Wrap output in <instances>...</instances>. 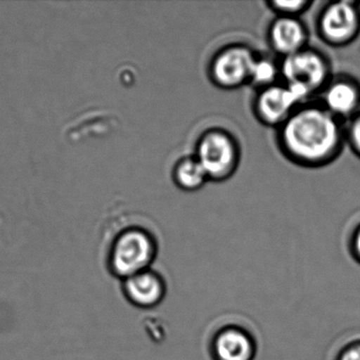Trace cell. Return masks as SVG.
Segmentation results:
<instances>
[{"label":"cell","mask_w":360,"mask_h":360,"mask_svg":"<svg viewBox=\"0 0 360 360\" xmlns=\"http://www.w3.org/2000/svg\"><path fill=\"white\" fill-rule=\"evenodd\" d=\"M197 160L208 178H223L235 166V145L225 134L219 132L206 134L200 143Z\"/></svg>","instance_id":"8992f818"},{"label":"cell","mask_w":360,"mask_h":360,"mask_svg":"<svg viewBox=\"0 0 360 360\" xmlns=\"http://www.w3.org/2000/svg\"><path fill=\"white\" fill-rule=\"evenodd\" d=\"M305 37L302 25L292 18L284 16L271 27V41L274 48L288 56L302 50Z\"/></svg>","instance_id":"30bf717a"},{"label":"cell","mask_w":360,"mask_h":360,"mask_svg":"<svg viewBox=\"0 0 360 360\" xmlns=\"http://www.w3.org/2000/svg\"><path fill=\"white\" fill-rule=\"evenodd\" d=\"M122 290L128 302L134 307L153 309L165 299L167 283L162 274L151 267L123 280Z\"/></svg>","instance_id":"5b68a950"},{"label":"cell","mask_w":360,"mask_h":360,"mask_svg":"<svg viewBox=\"0 0 360 360\" xmlns=\"http://www.w3.org/2000/svg\"><path fill=\"white\" fill-rule=\"evenodd\" d=\"M158 255V243L149 231L128 227L117 233L108 252L109 271L122 281L151 269Z\"/></svg>","instance_id":"7a4b0ae2"},{"label":"cell","mask_w":360,"mask_h":360,"mask_svg":"<svg viewBox=\"0 0 360 360\" xmlns=\"http://www.w3.org/2000/svg\"><path fill=\"white\" fill-rule=\"evenodd\" d=\"M176 179L183 188L197 189L204 184L208 176L195 159L181 162L176 169Z\"/></svg>","instance_id":"7c38bea8"},{"label":"cell","mask_w":360,"mask_h":360,"mask_svg":"<svg viewBox=\"0 0 360 360\" xmlns=\"http://www.w3.org/2000/svg\"><path fill=\"white\" fill-rule=\"evenodd\" d=\"M276 77V68L271 63L267 60H256L252 71L250 79L258 85H267L271 83Z\"/></svg>","instance_id":"4fadbf2b"},{"label":"cell","mask_w":360,"mask_h":360,"mask_svg":"<svg viewBox=\"0 0 360 360\" xmlns=\"http://www.w3.org/2000/svg\"><path fill=\"white\" fill-rule=\"evenodd\" d=\"M322 34L330 43H345L357 28V14L347 3L330 5L321 18Z\"/></svg>","instance_id":"ba28073f"},{"label":"cell","mask_w":360,"mask_h":360,"mask_svg":"<svg viewBox=\"0 0 360 360\" xmlns=\"http://www.w3.org/2000/svg\"><path fill=\"white\" fill-rule=\"evenodd\" d=\"M349 252L352 259L360 265V225L352 233L349 242Z\"/></svg>","instance_id":"2e32d148"},{"label":"cell","mask_w":360,"mask_h":360,"mask_svg":"<svg viewBox=\"0 0 360 360\" xmlns=\"http://www.w3.org/2000/svg\"><path fill=\"white\" fill-rule=\"evenodd\" d=\"M334 360H360V334L347 339L339 347Z\"/></svg>","instance_id":"5bb4252c"},{"label":"cell","mask_w":360,"mask_h":360,"mask_svg":"<svg viewBox=\"0 0 360 360\" xmlns=\"http://www.w3.org/2000/svg\"><path fill=\"white\" fill-rule=\"evenodd\" d=\"M309 5L307 1H274L271 3V8L281 12L286 18H290L295 14L301 13Z\"/></svg>","instance_id":"9a60e30c"},{"label":"cell","mask_w":360,"mask_h":360,"mask_svg":"<svg viewBox=\"0 0 360 360\" xmlns=\"http://www.w3.org/2000/svg\"><path fill=\"white\" fill-rule=\"evenodd\" d=\"M352 139H353L354 144L356 148L360 151V120L354 124L352 128Z\"/></svg>","instance_id":"e0dca14e"},{"label":"cell","mask_w":360,"mask_h":360,"mask_svg":"<svg viewBox=\"0 0 360 360\" xmlns=\"http://www.w3.org/2000/svg\"><path fill=\"white\" fill-rule=\"evenodd\" d=\"M357 92L353 86L347 83H337L328 88L326 102L328 109L338 115H347L357 105Z\"/></svg>","instance_id":"8fae6325"},{"label":"cell","mask_w":360,"mask_h":360,"mask_svg":"<svg viewBox=\"0 0 360 360\" xmlns=\"http://www.w3.org/2000/svg\"><path fill=\"white\" fill-rule=\"evenodd\" d=\"M338 126L326 111L305 109L288 117L282 142L290 155L305 163H321L338 148Z\"/></svg>","instance_id":"6da1fadb"},{"label":"cell","mask_w":360,"mask_h":360,"mask_svg":"<svg viewBox=\"0 0 360 360\" xmlns=\"http://www.w3.org/2000/svg\"><path fill=\"white\" fill-rule=\"evenodd\" d=\"M297 103L296 96L288 87H271L259 98V115L266 123L277 124L288 119Z\"/></svg>","instance_id":"9c48e42d"},{"label":"cell","mask_w":360,"mask_h":360,"mask_svg":"<svg viewBox=\"0 0 360 360\" xmlns=\"http://www.w3.org/2000/svg\"><path fill=\"white\" fill-rule=\"evenodd\" d=\"M257 352L255 335L238 323L223 324L212 333L208 342L212 360H255Z\"/></svg>","instance_id":"3957f363"},{"label":"cell","mask_w":360,"mask_h":360,"mask_svg":"<svg viewBox=\"0 0 360 360\" xmlns=\"http://www.w3.org/2000/svg\"><path fill=\"white\" fill-rule=\"evenodd\" d=\"M326 72V63L319 56L303 50L288 56L282 66L288 85L301 88L309 96L324 83Z\"/></svg>","instance_id":"277c9868"},{"label":"cell","mask_w":360,"mask_h":360,"mask_svg":"<svg viewBox=\"0 0 360 360\" xmlns=\"http://www.w3.org/2000/svg\"><path fill=\"white\" fill-rule=\"evenodd\" d=\"M255 60L250 50L236 47L219 54L212 65V77L222 87L233 88L242 85L252 77Z\"/></svg>","instance_id":"52a82bcc"}]
</instances>
